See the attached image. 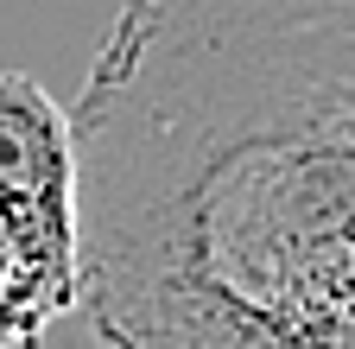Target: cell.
I'll list each match as a JSON object with an SVG mask.
<instances>
[{
	"label": "cell",
	"mask_w": 355,
	"mask_h": 349,
	"mask_svg": "<svg viewBox=\"0 0 355 349\" xmlns=\"http://www.w3.org/2000/svg\"><path fill=\"white\" fill-rule=\"evenodd\" d=\"M70 127L102 349H355V0H121Z\"/></svg>",
	"instance_id": "1"
},
{
	"label": "cell",
	"mask_w": 355,
	"mask_h": 349,
	"mask_svg": "<svg viewBox=\"0 0 355 349\" xmlns=\"http://www.w3.org/2000/svg\"><path fill=\"white\" fill-rule=\"evenodd\" d=\"M0 229L76 312V127L32 70H0Z\"/></svg>",
	"instance_id": "2"
},
{
	"label": "cell",
	"mask_w": 355,
	"mask_h": 349,
	"mask_svg": "<svg viewBox=\"0 0 355 349\" xmlns=\"http://www.w3.org/2000/svg\"><path fill=\"white\" fill-rule=\"evenodd\" d=\"M58 318H70V312L51 298L38 267L13 248V235L0 229V349H38Z\"/></svg>",
	"instance_id": "3"
}]
</instances>
